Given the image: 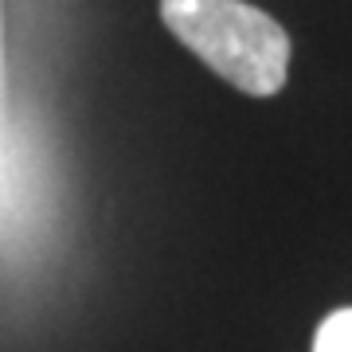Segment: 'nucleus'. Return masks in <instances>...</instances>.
<instances>
[{
	"instance_id": "1",
	"label": "nucleus",
	"mask_w": 352,
	"mask_h": 352,
	"mask_svg": "<svg viewBox=\"0 0 352 352\" xmlns=\"http://www.w3.org/2000/svg\"><path fill=\"white\" fill-rule=\"evenodd\" d=\"M161 20L215 75L251 98L286 87L289 36L247 0H161Z\"/></svg>"
},
{
	"instance_id": "2",
	"label": "nucleus",
	"mask_w": 352,
	"mask_h": 352,
	"mask_svg": "<svg viewBox=\"0 0 352 352\" xmlns=\"http://www.w3.org/2000/svg\"><path fill=\"white\" fill-rule=\"evenodd\" d=\"M314 352H352V305L349 309H333L317 325Z\"/></svg>"
}]
</instances>
